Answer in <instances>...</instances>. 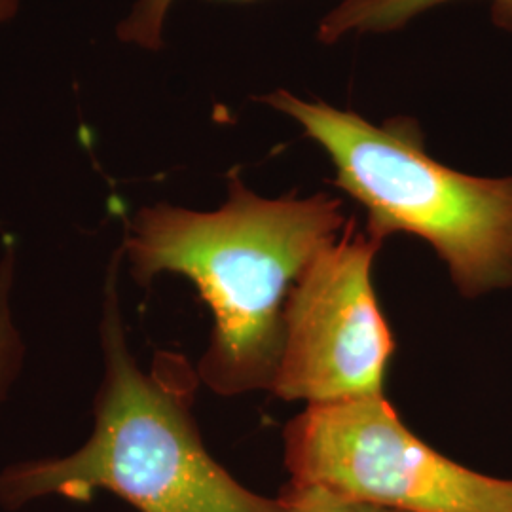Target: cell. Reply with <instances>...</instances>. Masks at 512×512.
Masks as SVG:
<instances>
[{"instance_id":"obj_6","label":"cell","mask_w":512,"mask_h":512,"mask_svg":"<svg viewBox=\"0 0 512 512\" xmlns=\"http://www.w3.org/2000/svg\"><path fill=\"white\" fill-rule=\"evenodd\" d=\"M456 0H342L319 21L317 40L336 44L349 35H387L404 29L429 10ZM492 21L512 33V0H490Z\"/></svg>"},{"instance_id":"obj_10","label":"cell","mask_w":512,"mask_h":512,"mask_svg":"<svg viewBox=\"0 0 512 512\" xmlns=\"http://www.w3.org/2000/svg\"><path fill=\"white\" fill-rule=\"evenodd\" d=\"M10 8H12V0H0V19L8 16Z\"/></svg>"},{"instance_id":"obj_8","label":"cell","mask_w":512,"mask_h":512,"mask_svg":"<svg viewBox=\"0 0 512 512\" xmlns=\"http://www.w3.org/2000/svg\"><path fill=\"white\" fill-rule=\"evenodd\" d=\"M281 512H401L349 499L319 486L287 484L279 494Z\"/></svg>"},{"instance_id":"obj_2","label":"cell","mask_w":512,"mask_h":512,"mask_svg":"<svg viewBox=\"0 0 512 512\" xmlns=\"http://www.w3.org/2000/svg\"><path fill=\"white\" fill-rule=\"evenodd\" d=\"M122 260V251L112 256L103 285L92 435L73 454L2 469L0 507L19 511L52 495L88 503L109 492L139 512H281L277 497L251 492L207 452L192 414L202 382L188 359L158 353L145 372L133 357L118 287Z\"/></svg>"},{"instance_id":"obj_4","label":"cell","mask_w":512,"mask_h":512,"mask_svg":"<svg viewBox=\"0 0 512 512\" xmlns=\"http://www.w3.org/2000/svg\"><path fill=\"white\" fill-rule=\"evenodd\" d=\"M291 484L401 512H512V478L467 469L404 425L384 395L311 404L285 429Z\"/></svg>"},{"instance_id":"obj_1","label":"cell","mask_w":512,"mask_h":512,"mask_svg":"<svg viewBox=\"0 0 512 512\" xmlns=\"http://www.w3.org/2000/svg\"><path fill=\"white\" fill-rule=\"evenodd\" d=\"M346 226L344 202L330 194L264 198L234 173L215 211L139 209L120 251L143 287L162 274L196 285L213 313L198 378L220 397H236L272 389L289 294Z\"/></svg>"},{"instance_id":"obj_7","label":"cell","mask_w":512,"mask_h":512,"mask_svg":"<svg viewBox=\"0 0 512 512\" xmlns=\"http://www.w3.org/2000/svg\"><path fill=\"white\" fill-rule=\"evenodd\" d=\"M16 287V253L8 247L0 256V403L10 395V389L23 370L25 340L14 315Z\"/></svg>"},{"instance_id":"obj_3","label":"cell","mask_w":512,"mask_h":512,"mask_svg":"<svg viewBox=\"0 0 512 512\" xmlns=\"http://www.w3.org/2000/svg\"><path fill=\"white\" fill-rule=\"evenodd\" d=\"M258 101L294 120L327 152L334 184L365 207L368 234L427 241L467 298L512 289V175L475 177L440 164L410 116L374 124L289 90Z\"/></svg>"},{"instance_id":"obj_9","label":"cell","mask_w":512,"mask_h":512,"mask_svg":"<svg viewBox=\"0 0 512 512\" xmlns=\"http://www.w3.org/2000/svg\"><path fill=\"white\" fill-rule=\"evenodd\" d=\"M173 2L175 0H137L128 18L120 23L118 37L145 50H160L164 44L165 19Z\"/></svg>"},{"instance_id":"obj_5","label":"cell","mask_w":512,"mask_h":512,"mask_svg":"<svg viewBox=\"0 0 512 512\" xmlns=\"http://www.w3.org/2000/svg\"><path fill=\"white\" fill-rule=\"evenodd\" d=\"M382 243L351 220L300 275L283 313L277 397L311 406L384 395L395 342L370 275Z\"/></svg>"}]
</instances>
